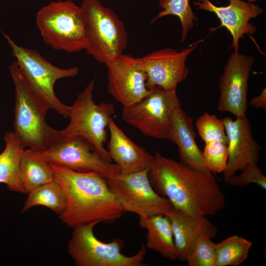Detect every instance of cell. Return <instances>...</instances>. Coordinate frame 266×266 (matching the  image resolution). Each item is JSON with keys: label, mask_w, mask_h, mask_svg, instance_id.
Listing matches in <instances>:
<instances>
[{"label": "cell", "mask_w": 266, "mask_h": 266, "mask_svg": "<svg viewBox=\"0 0 266 266\" xmlns=\"http://www.w3.org/2000/svg\"><path fill=\"white\" fill-rule=\"evenodd\" d=\"M198 133L204 142L218 140L228 144V138L222 120L204 112L196 120Z\"/></svg>", "instance_id": "obj_27"}, {"label": "cell", "mask_w": 266, "mask_h": 266, "mask_svg": "<svg viewBox=\"0 0 266 266\" xmlns=\"http://www.w3.org/2000/svg\"><path fill=\"white\" fill-rule=\"evenodd\" d=\"M255 58L234 51L230 56L219 82L217 110L235 117L246 114L249 78Z\"/></svg>", "instance_id": "obj_13"}, {"label": "cell", "mask_w": 266, "mask_h": 266, "mask_svg": "<svg viewBox=\"0 0 266 266\" xmlns=\"http://www.w3.org/2000/svg\"><path fill=\"white\" fill-rule=\"evenodd\" d=\"M94 77L84 90L69 106L68 125L60 131V136L68 138L81 136L87 140L95 150L104 159L111 162V158L104 144L107 138V128L114 113L112 103L102 102L97 104L93 92L95 86Z\"/></svg>", "instance_id": "obj_6"}, {"label": "cell", "mask_w": 266, "mask_h": 266, "mask_svg": "<svg viewBox=\"0 0 266 266\" xmlns=\"http://www.w3.org/2000/svg\"><path fill=\"white\" fill-rule=\"evenodd\" d=\"M36 24L44 42L55 50L73 53L87 47L82 9L71 0L52 1L42 7Z\"/></svg>", "instance_id": "obj_4"}, {"label": "cell", "mask_w": 266, "mask_h": 266, "mask_svg": "<svg viewBox=\"0 0 266 266\" xmlns=\"http://www.w3.org/2000/svg\"><path fill=\"white\" fill-rule=\"evenodd\" d=\"M216 243L207 235L199 237L190 249L185 261L189 266H214Z\"/></svg>", "instance_id": "obj_26"}, {"label": "cell", "mask_w": 266, "mask_h": 266, "mask_svg": "<svg viewBox=\"0 0 266 266\" xmlns=\"http://www.w3.org/2000/svg\"><path fill=\"white\" fill-rule=\"evenodd\" d=\"M139 218V225L147 230L146 247L171 260L178 259L171 223L165 215Z\"/></svg>", "instance_id": "obj_20"}, {"label": "cell", "mask_w": 266, "mask_h": 266, "mask_svg": "<svg viewBox=\"0 0 266 266\" xmlns=\"http://www.w3.org/2000/svg\"><path fill=\"white\" fill-rule=\"evenodd\" d=\"M229 4L226 6H217L209 0H197L194 2L198 9L214 13L220 19V27H225L231 34L232 47L234 51L238 50L239 39L245 34L253 35L256 27L250 20L256 18L263 12L259 5L242 0H228Z\"/></svg>", "instance_id": "obj_16"}, {"label": "cell", "mask_w": 266, "mask_h": 266, "mask_svg": "<svg viewBox=\"0 0 266 266\" xmlns=\"http://www.w3.org/2000/svg\"><path fill=\"white\" fill-rule=\"evenodd\" d=\"M229 179L228 184L231 186L244 187L251 184H256L263 189H266V177L257 164L246 165Z\"/></svg>", "instance_id": "obj_29"}, {"label": "cell", "mask_w": 266, "mask_h": 266, "mask_svg": "<svg viewBox=\"0 0 266 266\" xmlns=\"http://www.w3.org/2000/svg\"><path fill=\"white\" fill-rule=\"evenodd\" d=\"M204 163L212 173H223L227 164V144L218 140L205 142L202 152Z\"/></svg>", "instance_id": "obj_28"}, {"label": "cell", "mask_w": 266, "mask_h": 266, "mask_svg": "<svg viewBox=\"0 0 266 266\" xmlns=\"http://www.w3.org/2000/svg\"><path fill=\"white\" fill-rule=\"evenodd\" d=\"M193 121L178 107L172 119L170 141L178 147L180 162L196 169L210 171L205 166L201 152L195 140Z\"/></svg>", "instance_id": "obj_19"}, {"label": "cell", "mask_w": 266, "mask_h": 266, "mask_svg": "<svg viewBox=\"0 0 266 266\" xmlns=\"http://www.w3.org/2000/svg\"><path fill=\"white\" fill-rule=\"evenodd\" d=\"M255 0H249V1L250 2L254 1H255Z\"/></svg>", "instance_id": "obj_31"}, {"label": "cell", "mask_w": 266, "mask_h": 266, "mask_svg": "<svg viewBox=\"0 0 266 266\" xmlns=\"http://www.w3.org/2000/svg\"><path fill=\"white\" fill-rule=\"evenodd\" d=\"M170 220L178 259L185 261L195 241L207 235L211 239L218 233L217 227L206 216H194L172 207L165 215Z\"/></svg>", "instance_id": "obj_18"}, {"label": "cell", "mask_w": 266, "mask_h": 266, "mask_svg": "<svg viewBox=\"0 0 266 266\" xmlns=\"http://www.w3.org/2000/svg\"><path fill=\"white\" fill-rule=\"evenodd\" d=\"M148 170L126 175L119 174L106 179L124 212L134 213L139 217L165 215L172 207L169 201L153 188Z\"/></svg>", "instance_id": "obj_11"}, {"label": "cell", "mask_w": 266, "mask_h": 266, "mask_svg": "<svg viewBox=\"0 0 266 266\" xmlns=\"http://www.w3.org/2000/svg\"><path fill=\"white\" fill-rule=\"evenodd\" d=\"M21 212L27 211L35 206H43L58 215L64 210L66 198L61 187L55 180L43 184L28 193Z\"/></svg>", "instance_id": "obj_23"}, {"label": "cell", "mask_w": 266, "mask_h": 266, "mask_svg": "<svg viewBox=\"0 0 266 266\" xmlns=\"http://www.w3.org/2000/svg\"><path fill=\"white\" fill-rule=\"evenodd\" d=\"M49 167L66 196V207L58 215L65 224L73 228L95 221L113 222L122 217L124 211L105 178L62 166L49 164Z\"/></svg>", "instance_id": "obj_2"}, {"label": "cell", "mask_w": 266, "mask_h": 266, "mask_svg": "<svg viewBox=\"0 0 266 266\" xmlns=\"http://www.w3.org/2000/svg\"><path fill=\"white\" fill-rule=\"evenodd\" d=\"M23 78L33 93L49 109L55 110L64 118H69V106L63 104L56 96L54 86L60 79L75 76L77 67L61 68L44 59L36 51L16 44L5 35Z\"/></svg>", "instance_id": "obj_7"}, {"label": "cell", "mask_w": 266, "mask_h": 266, "mask_svg": "<svg viewBox=\"0 0 266 266\" xmlns=\"http://www.w3.org/2000/svg\"><path fill=\"white\" fill-rule=\"evenodd\" d=\"M108 128L110 139L107 150L111 159L119 166L121 174H129L150 167L154 161V155L129 138L112 118Z\"/></svg>", "instance_id": "obj_17"}, {"label": "cell", "mask_w": 266, "mask_h": 266, "mask_svg": "<svg viewBox=\"0 0 266 266\" xmlns=\"http://www.w3.org/2000/svg\"><path fill=\"white\" fill-rule=\"evenodd\" d=\"M228 138V158L226 167L223 172L224 182L246 165L258 164L261 147L255 139L250 122L246 114L221 119Z\"/></svg>", "instance_id": "obj_15"}, {"label": "cell", "mask_w": 266, "mask_h": 266, "mask_svg": "<svg viewBox=\"0 0 266 266\" xmlns=\"http://www.w3.org/2000/svg\"><path fill=\"white\" fill-rule=\"evenodd\" d=\"M200 41L179 52L166 48L136 58L139 66L146 74V87L149 90L160 87L166 91H176L178 84L189 73L186 60Z\"/></svg>", "instance_id": "obj_12"}, {"label": "cell", "mask_w": 266, "mask_h": 266, "mask_svg": "<svg viewBox=\"0 0 266 266\" xmlns=\"http://www.w3.org/2000/svg\"><path fill=\"white\" fill-rule=\"evenodd\" d=\"M249 103L254 108H261L266 110V89L264 88L257 96L252 98Z\"/></svg>", "instance_id": "obj_30"}, {"label": "cell", "mask_w": 266, "mask_h": 266, "mask_svg": "<svg viewBox=\"0 0 266 266\" xmlns=\"http://www.w3.org/2000/svg\"><path fill=\"white\" fill-rule=\"evenodd\" d=\"M29 149L49 164L62 166L79 172H94L105 179L120 174L117 164L104 159L81 136L62 138L60 135L44 150Z\"/></svg>", "instance_id": "obj_10"}, {"label": "cell", "mask_w": 266, "mask_h": 266, "mask_svg": "<svg viewBox=\"0 0 266 266\" xmlns=\"http://www.w3.org/2000/svg\"><path fill=\"white\" fill-rule=\"evenodd\" d=\"M10 71L15 86L13 132L24 148L44 150L59 137L60 131L46 123L49 108L31 90L15 61Z\"/></svg>", "instance_id": "obj_3"}, {"label": "cell", "mask_w": 266, "mask_h": 266, "mask_svg": "<svg viewBox=\"0 0 266 266\" xmlns=\"http://www.w3.org/2000/svg\"><path fill=\"white\" fill-rule=\"evenodd\" d=\"M148 168L151 185L173 207L190 215L213 216L226 205L225 196L210 171L196 169L156 151Z\"/></svg>", "instance_id": "obj_1"}, {"label": "cell", "mask_w": 266, "mask_h": 266, "mask_svg": "<svg viewBox=\"0 0 266 266\" xmlns=\"http://www.w3.org/2000/svg\"><path fill=\"white\" fill-rule=\"evenodd\" d=\"M159 4L163 10L158 13L151 23L167 15L177 16L180 19L182 27L181 40L184 41L189 30L198 20L191 7L189 0H160Z\"/></svg>", "instance_id": "obj_25"}, {"label": "cell", "mask_w": 266, "mask_h": 266, "mask_svg": "<svg viewBox=\"0 0 266 266\" xmlns=\"http://www.w3.org/2000/svg\"><path fill=\"white\" fill-rule=\"evenodd\" d=\"M80 6L85 22L87 53L104 64L122 54L128 33L118 15L99 0H84Z\"/></svg>", "instance_id": "obj_5"}, {"label": "cell", "mask_w": 266, "mask_h": 266, "mask_svg": "<svg viewBox=\"0 0 266 266\" xmlns=\"http://www.w3.org/2000/svg\"><path fill=\"white\" fill-rule=\"evenodd\" d=\"M180 106L176 91L156 87L139 101L123 107L121 116L144 135L170 141L172 117Z\"/></svg>", "instance_id": "obj_9"}, {"label": "cell", "mask_w": 266, "mask_h": 266, "mask_svg": "<svg viewBox=\"0 0 266 266\" xmlns=\"http://www.w3.org/2000/svg\"><path fill=\"white\" fill-rule=\"evenodd\" d=\"M104 65L108 92L123 107L139 101L149 94L150 90L146 86V74L136 58L122 54Z\"/></svg>", "instance_id": "obj_14"}, {"label": "cell", "mask_w": 266, "mask_h": 266, "mask_svg": "<svg viewBox=\"0 0 266 266\" xmlns=\"http://www.w3.org/2000/svg\"><path fill=\"white\" fill-rule=\"evenodd\" d=\"M19 169L21 184L25 194L54 180L49 164L34 154L30 149L23 150Z\"/></svg>", "instance_id": "obj_22"}, {"label": "cell", "mask_w": 266, "mask_h": 266, "mask_svg": "<svg viewBox=\"0 0 266 266\" xmlns=\"http://www.w3.org/2000/svg\"><path fill=\"white\" fill-rule=\"evenodd\" d=\"M252 242L237 235L231 236L216 245L214 266H237L248 258Z\"/></svg>", "instance_id": "obj_24"}, {"label": "cell", "mask_w": 266, "mask_h": 266, "mask_svg": "<svg viewBox=\"0 0 266 266\" xmlns=\"http://www.w3.org/2000/svg\"><path fill=\"white\" fill-rule=\"evenodd\" d=\"M100 222L78 225L74 228L68 242V253L77 266H142L146 248L142 245L135 254L128 256L121 250L124 242L113 238L106 243L95 235L94 228Z\"/></svg>", "instance_id": "obj_8"}, {"label": "cell", "mask_w": 266, "mask_h": 266, "mask_svg": "<svg viewBox=\"0 0 266 266\" xmlns=\"http://www.w3.org/2000/svg\"><path fill=\"white\" fill-rule=\"evenodd\" d=\"M3 151L0 153V183L5 184L10 191L25 194L22 187L19 165L25 149L13 132H7L4 137Z\"/></svg>", "instance_id": "obj_21"}]
</instances>
